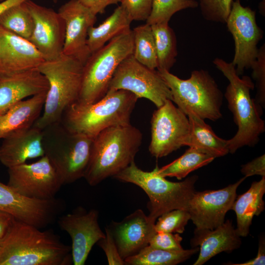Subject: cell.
Masks as SVG:
<instances>
[{"label": "cell", "instance_id": "obj_19", "mask_svg": "<svg viewBox=\"0 0 265 265\" xmlns=\"http://www.w3.org/2000/svg\"><path fill=\"white\" fill-rule=\"evenodd\" d=\"M155 222L141 209L120 222H111L108 228L123 260L136 254L149 245L150 238L156 232Z\"/></svg>", "mask_w": 265, "mask_h": 265}, {"label": "cell", "instance_id": "obj_27", "mask_svg": "<svg viewBox=\"0 0 265 265\" xmlns=\"http://www.w3.org/2000/svg\"><path fill=\"white\" fill-rule=\"evenodd\" d=\"M132 20L120 5L98 26H91L87 44L91 53L98 50L114 37L130 28Z\"/></svg>", "mask_w": 265, "mask_h": 265}, {"label": "cell", "instance_id": "obj_7", "mask_svg": "<svg viewBox=\"0 0 265 265\" xmlns=\"http://www.w3.org/2000/svg\"><path fill=\"white\" fill-rule=\"evenodd\" d=\"M42 146L63 185L83 178L93 138L68 130L60 121L42 130Z\"/></svg>", "mask_w": 265, "mask_h": 265}, {"label": "cell", "instance_id": "obj_30", "mask_svg": "<svg viewBox=\"0 0 265 265\" xmlns=\"http://www.w3.org/2000/svg\"><path fill=\"white\" fill-rule=\"evenodd\" d=\"M153 33L158 59L157 70L169 71L176 60L177 40L168 23L151 26Z\"/></svg>", "mask_w": 265, "mask_h": 265}, {"label": "cell", "instance_id": "obj_42", "mask_svg": "<svg viewBox=\"0 0 265 265\" xmlns=\"http://www.w3.org/2000/svg\"><path fill=\"white\" fill-rule=\"evenodd\" d=\"M232 265H265V238H260L257 256L246 262L240 264H228Z\"/></svg>", "mask_w": 265, "mask_h": 265}, {"label": "cell", "instance_id": "obj_13", "mask_svg": "<svg viewBox=\"0 0 265 265\" xmlns=\"http://www.w3.org/2000/svg\"><path fill=\"white\" fill-rule=\"evenodd\" d=\"M7 185L29 198L53 199L63 185L49 159L45 155L37 161L8 168Z\"/></svg>", "mask_w": 265, "mask_h": 265}, {"label": "cell", "instance_id": "obj_17", "mask_svg": "<svg viewBox=\"0 0 265 265\" xmlns=\"http://www.w3.org/2000/svg\"><path fill=\"white\" fill-rule=\"evenodd\" d=\"M26 4L33 18L34 29L29 41L45 61L54 60L63 53L65 22L58 12L31 0Z\"/></svg>", "mask_w": 265, "mask_h": 265}, {"label": "cell", "instance_id": "obj_22", "mask_svg": "<svg viewBox=\"0 0 265 265\" xmlns=\"http://www.w3.org/2000/svg\"><path fill=\"white\" fill-rule=\"evenodd\" d=\"M42 137V130L33 126L8 135L0 146V162L8 168L44 156Z\"/></svg>", "mask_w": 265, "mask_h": 265}, {"label": "cell", "instance_id": "obj_46", "mask_svg": "<svg viewBox=\"0 0 265 265\" xmlns=\"http://www.w3.org/2000/svg\"><path fill=\"white\" fill-rule=\"evenodd\" d=\"M3 0H0V1H3Z\"/></svg>", "mask_w": 265, "mask_h": 265}, {"label": "cell", "instance_id": "obj_2", "mask_svg": "<svg viewBox=\"0 0 265 265\" xmlns=\"http://www.w3.org/2000/svg\"><path fill=\"white\" fill-rule=\"evenodd\" d=\"M142 134L131 124L107 128L93 138L83 178L91 186L114 177L134 161Z\"/></svg>", "mask_w": 265, "mask_h": 265}, {"label": "cell", "instance_id": "obj_24", "mask_svg": "<svg viewBox=\"0 0 265 265\" xmlns=\"http://www.w3.org/2000/svg\"><path fill=\"white\" fill-rule=\"evenodd\" d=\"M47 92L22 100L0 114V139L34 125L42 113Z\"/></svg>", "mask_w": 265, "mask_h": 265}, {"label": "cell", "instance_id": "obj_28", "mask_svg": "<svg viewBox=\"0 0 265 265\" xmlns=\"http://www.w3.org/2000/svg\"><path fill=\"white\" fill-rule=\"evenodd\" d=\"M198 250L196 247L180 251H168L148 245L124 261L129 265H176L188 259Z\"/></svg>", "mask_w": 265, "mask_h": 265}, {"label": "cell", "instance_id": "obj_9", "mask_svg": "<svg viewBox=\"0 0 265 265\" xmlns=\"http://www.w3.org/2000/svg\"><path fill=\"white\" fill-rule=\"evenodd\" d=\"M133 40L130 28L92 53L83 65L80 91L77 102L90 104L106 93L113 75L121 62L132 54Z\"/></svg>", "mask_w": 265, "mask_h": 265}, {"label": "cell", "instance_id": "obj_35", "mask_svg": "<svg viewBox=\"0 0 265 265\" xmlns=\"http://www.w3.org/2000/svg\"><path fill=\"white\" fill-rule=\"evenodd\" d=\"M233 1V0H200L199 6L205 19L226 23Z\"/></svg>", "mask_w": 265, "mask_h": 265}, {"label": "cell", "instance_id": "obj_21", "mask_svg": "<svg viewBox=\"0 0 265 265\" xmlns=\"http://www.w3.org/2000/svg\"><path fill=\"white\" fill-rule=\"evenodd\" d=\"M48 89L47 79L37 68L0 74V114L25 98Z\"/></svg>", "mask_w": 265, "mask_h": 265}, {"label": "cell", "instance_id": "obj_36", "mask_svg": "<svg viewBox=\"0 0 265 265\" xmlns=\"http://www.w3.org/2000/svg\"><path fill=\"white\" fill-rule=\"evenodd\" d=\"M252 77L256 81L257 94L255 102L265 106V45L259 49L258 54L251 68Z\"/></svg>", "mask_w": 265, "mask_h": 265}, {"label": "cell", "instance_id": "obj_29", "mask_svg": "<svg viewBox=\"0 0 265 265\" xmlns=\"http://www.w3.org/2000/svg\"><path fill=\"white\" fill-rule=\"evenodd\" d=\"M215 158L193 148L189 147L179 158L159 168L158 173L163 177L182 180L190 172L211 163Z\"/></svg>", "mask_w": 265, "mask_h": 265}, {"label": "cell", "instance_id": "obj_10", "mask_svg": "<svg viewBox=\"0 0 265 265\" xmlns=\"http://www.w3.org/2000/svg\"><path fill=\"white\" fill-rule=\"evenodd\" d=\"M119 89L132 92L138 98L147 99L157 108L167 100H172L170 89L158 71L142 65L132 54L121 62L110 82L108 90Z\"/></svg>", "mask_w": 265, "mask_h": 265}, {"label": "cell", "instance_id": "obj_23", "mask_svg": "<svg viewBox=\"0 0 265 265\" xmlns=\"http://www.w3.org/2000/svg\"><path fill=\"white\" fill-rule=\"evenodd\" d=\"M241 243L240 236L230 220L212 230L196 228L191 244L193 247L200 246V252L193 265H202L221 252H232Z\"/></svg>", "mask_w": 265, "mask_h": 265}, {"label": "cell", "instance_id": "obj_41", "mask_svg": "<svg viewBox=\"0 0 265 265\" xmlns=\"http://www.w3.org/2000/svg\"><path fill=\"white\" fill-rule=\"evenodd\" d=\"M88 8L95 15L104 12L106 8L112 4H117L121 0H79Z\"/></svg>", "mask_w": 265, "mask_h": 265}, {"label": "cell", "instance_id": "obj_39", "mask_svg": "<svg viewBox=\"0 0 265 265\" xmlns=\"http://www.w3.org/2000/svg\"><path fill=\"white\" fill-rule=\"evenodd\" d=\"M105 237L100 239L98 245L106 254L108 265H125L126 263L120 256L114 238L108 227L105 228Z\"/></svg>", "mask_w": 265, "mask_h": 265}, {"label": "cell", "instance_id": "obj_44", "mask_svg": "<svg viewBox=\"0 0 265 265\" xmlns=\"http://www.w3.org/2000/svg\"><path fill=\"white\" fill-rule=\"evenodd\" d=\"M29 0H4L0 2V14L7 9Z\"/></svg>", "mask_w": 265, "mask_h": 265}, {"label": "cell", "instance_id": "obj_38", "mask_svg": "<svg viewBox=\"0 0 265 265\" xmlns=\"http://www.w3.org/2000/svg\"><path fill=\"white\" fill-rule=\"evenodd\" d=\"M153 0H121V5L132 21H146L152 9Z\"/></svg>", "mask_w": 265, "mask_h": 265}, {"label": "cell", "instance_id": "obj_6", "mask_svg": "<svg viewBox=\"0 0 265 265\" xmlns=\"http://www.w3.org/2000/svg\"><path fill=\"white\" fill-rule=\"evenodd\" d=\"M159 168L156 165L153 171H145L133 161L114 176L120 181L135 185L144 191L149 199L148 216L154 221L170 211L187 210L189 201L196 192L195 183L198 178L194 175L181 182H170L158 174Z\"/></svg>", "mask_w": 265, "mask_h": 265}, {"label": "cell", "instance_id": "obj_43", "mask_svg": "<svg viewBox=\"0 0 265 265\" xmlns=\"http://www.w3.org/2000/svg\"><path fill=\"white\" fill-rule=\"evenodd\" d=\"M14 219L11 214L0 210V241L7 234Z\"/></svg>", "mask_w": 265, "mask_h": 265}, {"label": "cell", "instance_id": "obj_11", "mask_svg": "<svg viewBox=\"0 0 265 265\" xmlns=\"http://www.w3.org/2000/svg\"><path fill=\"white\" fill-rule=\"evenodd\" d=\"M149 151L156 158L165 157L187 145L190 127L187 116L170 100L153 113Z\"/></svg>", "mask_w": 265, "mask_h": 265}, {"label": "cell", "instance_id": "obj_25", "mask_svg": "<svg viewBox=\"0 0 265 265\" xmlns=\"http://www.w3.org/2000/svg\"><path fill=\"white\" fill-rule=\"evenodd\" d=\"M265 193V176L252 183L245 193L236 197L231 210L237 216V231L240 237H246L254 216H258L265 209L263 196Z\"/></svg>", "mask_w": 265, "mask_h": 265}, {"label": "cell", "instance_id": "obj_37", "mask_svg": "<svg viewBox=\"0 0 265 265\" xmlns=\"http://www.w3.org/2000/svg\"><path fill=\"white\" fill-rule=\"evenodd\" d=\"M183 238L178 233L156 232L150 238L149 245L155 248L168 251H180Z\"/></svg>", "mask_w": 265, "mask_h": 265}, {"label": "cell", "instance_id": "obj_18", "mask_svg": "<svg viewBox=\"0 0 265 265\" xmlns=\"http://www.w3.org/2000/svg\"><path fill=\"white\" fill-rule=\"evenodd\" d=\"M58 13L65 24L62 53L84 65L91 54L87 44L88 31L96 22V15L79 0H69L60 7Z\"/></svg>", "mask_w": 265, "mask_h": 265}, {"label": "cell", "instance_id": "obj_3", "mask_svg": "<svg viewBox=\"0 0 265 265\" xmlns=\"http://www.w3.org/2000/svg\"><path fill=\"white\" fill-rule=\"evenodd\" d=\"M213 63L229 80L224 96L238 129L235 135L228 140L229 153L233 154L243 146H254L265 131L259 106L250 95L254 84L248 76L240 78L231 62L216 58Z\"/></svg>", "mask_w": 265, "mask_h": 265}, {"label": "cell", "instance_id": "obj_14", "mask_svg": "<svg viewBox=\"0 0 265 265\" xmlns=\"http://www.w3.org/2000/svg\"><path fill=\"white\" fill-rule=\"evenodd\" d=\"M63 206L61 200L55 198L39 200L26 197L0 182V210L39 229L52 223Z\"/></svg>", "mask_w": 265, "mask_h": 265}, {"label": "cell", "instance_id": "obj_26", "mask_svg": "<svg viewBox=\"0 0 265 265\" xmlns=\"http://www.w3.org/2000/svg\"><path fill=\"white\" fill-rule=\"evenodd\" d=\"M186 114L188 117L190 127L187 146L214 158L224 156L229 153L228 140L218 136L204 119L192 112L188 111Z\"/></svg>", "mask_w": 265, "mask_h": 265}, {"label": "cell", "instance_id": "obj_34", "mask_svg": "<svg viewBox=\"0 0 265 265\" xmlns=\"http://www.w3.org/2000/svg\"><path fill=\"white\" fill-rule=\"evenodd\" d=\"M190 219V215L187 210L175 209L166 212L158 218L155 222L156 232H164L182 234Z\"/></svg>", "mask_w": 265, "mask_h": 265}, {"label": "cell", "instance_id": "obj_32", "mask_svg": "<svg viewBox=\"0 0 265 265\" xmlns=\"http://www.w3.org/2000/svg\"><path fill=\"white\" fill-rule=\"evenodd\" d=\"M26 1L14 5L0 14V25L28 40L34 29L33 18Z\"/></svg>", "mask_w": 265, "mask_h": 265}, {"label": "cell", "instance_id": "obj_15", "mask_svg": "<svg viewBox=\"0 0 265 265\" xmlns=\"http://www.w3.org/2000/svg\"><path fill=\"white\" fill-rule=\"evenodd\" d=\"M98 218L97 210L87 211L81 207L58 218L60 229L71 238V254L74 265H84L94 245L105 237L100 227Z\"/></svg>", "mask_w": 265, "mask_h": 265}, {"label": "cell", "instance_id": "obj_4", "mask_svg": "<svg viewBox=\"0 0 265 265\" xmlns=\"http://www.w3.org/2000/svg\"><path fill=\"white\" fill-rule=\"evenodd\" d=\"M138 99L125 90H108L94 103L84 105L76 102L71 105L60 121L70 131L93 138L107 128L130 125L131 115Z\"/></svg>", "mask_w": 265, "mask_h": 265}, {"label": "cell", "instance_id": "obj_1", "mask_svg": "<svg viewBox=\"0 0 265 265\" xmlns=\"http://www.w3.org/2000/svg\"><path fill=\"white\" fill-rule=\"evenodd\" d=\"M71 247L53 230L14 219L0 241V265H70Z\"/></svg>", "mask_w": 265, "mask_h": 265}, {"label": "cell", "instance_id": "obj_16", "mask_svg": "<svg viewBox=\"0 0 265 265\" xmlns=\"http://www.w3.org/2000/svg\"><path fill=\"white\" fill-rule=\"evenodd\" d=\"M245 178L222 189L194 193L187 211L196 228L212 230L224 222L225 215L237 197V188Z\"/></svg>", "mask_w": 265, "mask_h": 265}, {"label": "cell", "instance_id": "obj_33", "mask_svg": "<svg viewBox=\"0 0 265 265\" xmlns=\"http://www.w3.org/2000/svg\"><path fill=\"white\" fill-rule=\"evenodd\" d=\"M198 5L195 0H153L151 11L146 23L150 26L168 23L176 12L187 8H195Z\"/></svg>", "mask_w": 265, "mask_h": 265}, {"label": "cell", "instance_id": "obj_12", "mask_svg": "<svg viewBox=\"0 0 265 265\" xmlns=\"http://www.w3.org/2000/svg\"><path fill=\"white\" fill-rule=\"evenodd\" d=\"M228 30L233 37L235 54L231 62L238 75L251 68L256 59L257 45L263 36V31L258 26L256 12L243 6L240 0L233 1L226 22Z\"/></svg>", "mask_w": 265, "mask_h": 265}, {"label": "cell", "instance_id": "obj_5", "mask_svg": "<svg viewBox=\"0 0 265 265\" xmlns=\"http://www.w3.org/2000/svg\"><path fill=\"white\" fill-rule=\"evenodd\" d=\"M83 64L63 53L57 58L44 61L38 67L49 83L43 111L33 126L43 130L61 120L65 109L78 101Z\"/></svg>", "mask_w": 265, "mask_h": 265}, {"label": "cell", "instance_id": "obj_20", "mask_svg": "<svg viewBox=\"0 0 265 265\" xmlns=\"http://www.w3.org/2000/svg\"><path fill=\"white\" fill-rule=\"evenodd\" d=\"M44 61L29 40L0 25V74L37 69Z\"/></svg>", "mask_w": 265, "mask_h": 265}, {"label": "cell", "instance_id": "obj_45", "mask_svg": "<svg viewBox=\"0 0 265 265\" xmlns=\"http://www.w3.org/2000/svg\"><path fill=\"white\" fill-rule=\"evenodd\" d=\"M265 3V0H263L262 1H261V2L259 4V8L260 9V12L262 13H263L264 12H263V3ZM265 13H264V14Z\"/></svg>", "mask_w": 265, "mask_h": 265}, {"label": "cell", "instance_id": "obj_31", "mask_svg": "<svg viewBox=\"0 0 265 265\" xmlns=\"http://www.w3.org/2000/svg\"><path fill=\"white\" fill-rule=\"evenodd\" d=\"M132 30L133 40L132 55L139 63L153 70L158 68L155 42L150 25H139Z\"/></svg>", "mask_w": 265, "mask_h": 265}, {"label": "cell", "instance_id": "obj_40", "mask_svg": "<svg viewBox=\"0 0 265 265\" xmlns=\"http://www.w3.org/2000/svg\"><path fill=\"white\" fill-rule=\"evenodd\" d=\"M240 171L246 178L255 175L265 176V154L242 165Z\"/></svg>", "mask_w": 265, "mask_h": 265}, {"label": "cell", "instance_id": "obj_8", "mask_svg": "<svg viewBox=\"0 0 265 265\" xmlns=\"http://www.w3.org/2000/svg\"><path fill=\"white\" fill-rule=\"evenodd\" d=\"M157 71L170 90L172 101L185 114L191 111L213 121L221 118L223 94L208 71L194 70L189 78L183 80L169 71Z\"/></svg>", "mask_w": 265, "mask_h": 265}]
</instances>
